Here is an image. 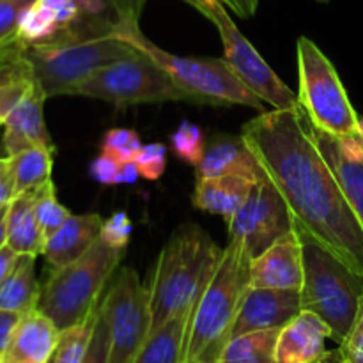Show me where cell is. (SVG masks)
Returning a JSON list of instances; mask_svg holds the SVG:
<instances>
[{"mask_svg": "<svg viewBox=\"0 0 363 363\" xmlns=\"http://www.w3.org/2000/svg\"><path fill=\"white\" fill-rule=\"evenodd\" d=\"M294 225L363 277V227L312 137L301 106L266 110L241 130Z\"/></svg>", "mask_w": 363, "mask_h": 363, "instance_id": "obj_1", "label": "cell"}, {"mask_svg": "<svg viewBox=\"0 0 363 363\" xmlns=\"http://www.w3.org/2000/svg\"><path fill=\"white\" fill-rule=\"evenodd\" d=\"M252 259L243 241L229 240L190 312L181 363H218L233 335L241 300L250 287Z\"/></svg>", "mask_w": 363, "mask_h": 363, "instance_id": "obj_2", "label": "cell"}, {"mask_svg": "<svg viewBox=\"0 0 363 363\" xmlns=\"http://www.w3.org/2000/svg\"><path fill=\"white\" fill-rule=\"evenodd\" d=\"M222 250L195 223L177 227L156 259L149 280L151 332L176 315L188 314L211 279Z\"/></svg>", "mask_w": 363, "mask_h": 363, "instance_id": "obj_3", "label": "cell"}, {"mask_svg": "<svg viewBox=\"0 0 363 363\" xmlns=\"http://www.w3.org/2000/svg\"><path fill=\"white\" fill-rule=\"evenodd\" d=\"M140 14L128 13L117 20L113 34L131 48L151 57L177 87L190 98L191 103L201 105H243L266 112V103L250 91L227 60L208 59V57H181L160 48L151 41L138 25Z\"/></svg>", "mask_w": 363, "mask_h": 363, "instance_id": "obj_4", "label": "cell"}, {"mask_svg": "<svg viewBox=\"0 0 363 363\" xmlns=\"http://www.w3.org/2000/svg\"><path fill=\"white\" fill-rule=\"evenodd\" d=\"M137 52L113 32L69 34L25 46L21 55L46 98L71 96L87 74Z\"/></svg>", "mask_w": 363, "mask_h": 363, "instance_id": "obj_5", "label": "cell"}, {"mask_svg": "<svg viewBox=\"0 0 363 363\" xmlns=\"http://www.w3.org/2000/svg\"><path fill=\"white\" fill-rule=\"evenodd\" d=\"M298 233L303 248L301 311L319 315L328 325L332 339L340 346L351 332L360 308L363 277L318 243L311 234L301 229Z\"/></svg>", "mask_w": 363, "mask_h": 363, "instance_id": "obj_6", "label": "cell"}, {"mask_svg": "<svg viewBox=\"0 0 363 363\" xmlns=\"http://www.w3.org/2000/svg\"><path fill=\"white\" fill-rule=\"evenodd\" d=\"M124 257V250L106 245L99 238L80 259L62 268H53L41 286L38 311L59 330L84 323L101 303V294Z\"/></svg>", "mask_w": 363, "mask_h": 363, "instance_id": "obj_7", "label": "cell"}, {"mask_svg": "<svg viewBox=\"0 0 363 363\" xmlns=\"http://www.w3.org/2000/svg\"><path fill=\"white\" fill-rule=\"evenodd\" d=\"M296 55L300 78L298 103L312 126L337 138L363 135L362 121L332 60L308 38L298 39Z\"/></svg>", "mask_w": 363, "mask_h": 363, "instance_id": "obj_8", "label": "cell"}, {"mask_svg": "<svg viewBox=\"0 0 363 363\" xmlns=\"http://www.w3.org/2000/svg\"><path fill=\"white\" fill-rule=\"evenodd\" d=\"M71 96L103 99L119 108L140 103L190 101L169 73L138 50L126 59L92 71L73 89Z\"/></svg>", "mask_w": 363, "mask_h": 363, "instance_id": "obj_9", "label": "cell"}, {"mask_svg": "<svg viewBox=\"0 0 363 363\" xmlns=\"http://www.w3.org/2000/svg\"><path fill=\"white\" fill-rule=\"evenodd\" d=\"M204 14L218 30L223 45V59L240 80L257 94L266 105L275 110L298 108V94H294L279 74L262 59L254 45L245 38L230 18L229 11L220 0H184Z\"/></svg>", "mask_w": 363, "mask_h": 363, "instance_id": "obj_10", "label": "cell"}, {"mask_svg": "<svg viewBox=\"0 0 363 363\" xmlns=\"http://www.w3.org/2000/svg\"><path fill=\"white\" fill-rule=\"evenodd\" d=\"M110 332V363H133L151 333V298L137 272L123 268L101 300Z\"/></svg>", "mask_w": 363, "mask_h": 363, "instance_id": "obj_11", "label": "cell"}, {"mask_svg": "<svg viewBox=\"0 0 363 363\" xmlns=\"http://www.w3.org/2000/svg\"><path fill=\"white\" fill-rule=\"evenodd\" d=\"M227 227L230 240L243 241L252 257H257L280 236L294 229V220L275 184L262 177L252 186L240 211L227 220Z\"/></svg>", "mask_w": 363, "mask_h": 363, "instance_id": "obj_12", "label": "cell"}, {"mask_svg": "<svg viewBox=\"0 0 363 363\" xmlns=\"http://www.w3.org/2000/svg\"><path fill=\"white\" fill-rule=\"evenodd\" d=\"M301 312L300 289L248 287L233 326V337L261 330H280Z\"/></svg>", "mask_w": 363, "mask_h": 363, "instance_id": "obj_13", "label": "cell"}, {"mask_svg": "<svg viewBox=\"0 0 363 363\" xmlns=\"http://www.w3.org/2000/svg\"><path fill=\"white\" fill-rule=\"evenodd\" d=\"M303 284V248L294 227L252 259L250 286L268 289H301Z\"/></svg>", "mask_w": 363, "mask_h": 363, "instance_id": "obj_14", "label": "cell"}, {"mask_svg": "<svg viewBox=\"0 0 363 363\" xmlns=\"http://www.w3.org/2000/svg\"><path fill=\"white\" fill-rule=\"evenodd\" d=\"M312 128V137L328 162L363 227V135L332 137Z\"/></svg>", "mask_w": 363, "mask_h": 363, "instance_id": "obj_15", "label": "cell"}, {"mask_svg": "<svg viewBox=\"0 0 363 363\" xmlns=\"http://www.w3.org/2000/svg\"><path fill=\"white\" fill-rule=\"evenodd\" d=\"M46 99L48 98L35 80L23 98L7 113L2 124V145L6 156H13L28 147H46L55 151L43 113Z\"/></svg>", "mask_w": 363, "mask_h": 363, "instance_id": "obj_16", "label": "cell"}, {"mask_svg": "<svg viewBox=\"0 0 363 363\" xmlns=\"http://www.w3.org/2000/svg\"><path fill=\"white\" fill-rule=\"evenodd\" d=\"M332 339L328 325L319 315L301 311L280 328L277 339V363H325L332 353L326 350Z\"/></svg>", "mask_w": 363, "mask_h": 363, "instance_id": "obj_17", "label": "cell"}, {"mask_svg": "<svg viewBox=\"0 0 363 363\" xmlns=\"http://www.w3.org/2000/svg\"><path fill=\"white\" fill-rule=\"evenodd\" d=\"M60 330L41 311H30L21 315L9 346L2 358L4 363H46Z\"/></svg>", "mask_w": 363, "mask_h": 363, "instance_id": "obj_18", "label": "cell"}, {"mask_svg": "<svg viewBox=\"0 0 363 363\" xmlns=\"http://www.w3.org/2000/svg\"><path fill=\"white\" fill-rule=\"evenodd\" d=\"M222 176H241L255 181L266 177L261 163L248 149L245 140L233 137H222L206 145L201 163L195 167V179Z\"/></svg>", "mask_w": 363, "mask_h": 363, "instance_id": "obj_19", "label": "cell"}, {"mask_svg": "<svg viewBox=\"0 0 363 363\" xmlns=\"http://www.w3.org/2000/svg\"><path fill=\"white\" fill-rule=\"evenodd\" d=\"M103 218L98 213L71 215L55 234L46 240L45 259L52 268H62L80 259L101 234Z\"/></svg>", "mask_w": 363, "mask_h": 363, "instance_id": "obj_20", "label": "cell"}, {"mask_svg": "<svg viewBox=\"0 0 363 363\" xmlns=\"http://www.w3.org/2000/svg\"><path fill=\"white\" fill-rule=\"evenodd\" d=\"M255 181L241 176L204 177L197 179L191 202L197 209L229 220L240 211L250 195Z\"/></svg>", "mask_w": 363, "mask_h": 363, "instance_id": "obj_21", "label": "cell"}, {"mask_svg": "<svg viewBox=\"0 0 363 363\" xmlns=\"http://www.w3.org/2000/svg\"><path fill=\"white\" fill-rule=\"evenodd\" d=\"M35 190L16 195L7 206L6 240L18 254L43 255L46 238L35 216Z\"/></svg>", "mask_w": 363, "mask_h": 363, "instance_id": "obj_22", "label": "cell"}, {"mask_svg": "<svg viewBox=\"0 0 363 363\" xmlns=\"http://www.w3.org/2000/svg\"><path fill=\"white\" fill-rule=\"evenodd\" d=\"M41 296V286L35 277V255L20 254L6 282L0 286V308L27 314L35 311Z\"/></svg>", "mask_w": 363, "mask_h": 363, "instance_id": "obj_23", "label": "cell"}, {"mask_svg": "<svg viewBox=\"0 0 363 363\" xmlns=\"http://www.w3.org/2000/svg\"><path fill=\"white\" fill-rule=\"evenodd\" d=\"M188 319L190 312L176 315L149 333L144 347L133 363H181Z\"/></svg>", "mask_w": 363, "mask_h": 363, "instance_id": "obj_24", "label": "cell"}, {"mask_svg": "<svg viewBox=\"0 0 363 363\" xmlns=\"http://www.w3.org/2000/svg\"><path fill=\"white\" fill-rule=\"evenodd\" d=\"M280 330H261L233 337L223 347L218 363H277Z\"/></svg>", "mask_w": 363, "mask_h": 363, "instance_id": "obj_25", "label": "cell"}, {"mask_svg": "<svg viewBox=\"0 0 363 363\" xmlns=\"http://www.w3.org/2000/svg\"><path fill=\"white\" fill-rule=\"evenodd\" d=\"M53 155L55 151L46 147H28L16 152L9 158L11 170L14 177L16 195L39 188L46 181L52 179Z\"/></svg>", "mask_w": 363, "mask_h": 363, "instance_id": "obj_26", "label": "cell"}, {"mask_svg": "<svg viewBox=\"0 0 363 363\" xmlns=\"http://www.w3.org/2000/svg\"><path fill=\"white\" fill-rule=\"evenodd\" d=\"M103 300V298H101ZM99 315V305L84 323L60 330L55 347L46 363H82L91 344L92 332Z\"/></svg>", "mask_w": 363, "mask_h": 363, "instance_id": "obj_27", "label": "cell"}, {"mask_svg": "<svg viewBox=\"0 0 363 363\" xmlns=\"http://www.w3.org/2000/svg\"><path fill=\"white\" fill-rule=\"evenodd\" d=\"M35 216H38L39 227L43 234L48 240L52 234H55L60 227L64 225L67 218L71 216V211L64 204H60L57 199L55 184L53 181H46L39 188H35Z\"/></svg>", "mask_w": 363, "mask_h": 363, "instance_id": "obj_28", "label": "cell"}, {"mask_svg": "<svg viewBox=\"0 0 363 363\" xmlns=\"http://www.w3.org/2000/svg\"><path fill=\"white\" fill-rule=\"evenodd\" d=\"M35 0H0V59L20 52L18 30L23 14Z\"/></svg>", "mask_w": 363, "mask_h": 363, "instance_id": "obj_29", "label": "cell"}, {"mask_svg": "<svg viewBox=\"0 0 363 363\" xmlns=\"http://www.w3.org/2000/svg\"><path fill=\"white\" fill-rule=\"evenodd\" d=\"M170 147L177 158L197 167L206 152V137L197 124L183 121L170 137Z\"/></svg>", "mask_w": 363, "mask_h": 363, "instance_id": "obj_30", "label": "cell"}, {"mask_svg": "<svg viewBox=\"0 0 363 363\" xmlns=\"http://www.w3.org/2000/svg\"><path fill=\"white\" fill-rule=\"evenodd\" d=\"M142 147L137 131L126 128H113L103 135L101 152L116 158L119 163H131Z\"/></svg>", "mask_w": 363, "mask_h": 363, "instance_id": "obj_31", "label": "cell"}, {"mask_svg": "<svg viewBox=\"0 0 363 363\" xmlns=\"http://www.w3.org/2000/svg\"><path fill=\"white\" fill-rule=\"evenodd\" d=\"M138 174L145 181H158L167 167V147L163 144H145L135 158Z\"/></svg>", "mask_w": 363, "mask_h": 363, "instance_id": "obj_32", "label": "cell"}, {"mask_svg": "<svg viewBox=\"0 0 363 363\" xmlns=\"http://www.w3.org/2000/svg\"><path fill=\"white\" fill-rule=\"evenodd\" d=\"M131 230H133V225H131V220L126 213L119 211L116 215H112L110 218L103 220V225H101V238L106 245L113 248H124L128 247L130 243V238H131Z\"/></svg>", "mask_w": 363, "mask_h": 363, "instance_id": "obj_33", "label": "cell"}, {"mask_svg": "<svg viewBox=\"0 0 363 363\" xmlns=\"http://www.w3.org/2000/svg\"><path fill=\"white\" fill-rule=\"evenodd\" d=\"M82 363H110V332L101 303H99V315L94 332H92L91 344H89V350Z\"/></svg>", "mask_w": 363, "mask_h": 363, "instance_id": "obj_34", "label": "cell"}, {"mask_svg": "<svg viewBox=\"0 0 363 363\" xmlns=\"http://www.w3.org/2000/svg\"><path fill=\"white\" fill-rule=\"evenodd\" d=\"M340 360L351 363H363V296L358 308L357 319H354L351 332L347 333L346 340L339 346Z\"/></svg>", "mask_w": 363, "mask_h": 363, "instance_id": "obj_35", "label": "cell"}, {"mask_svg": "<svg viewBox=\"0 0 363 363\" xmlns=\"http://www.w3.org/2000/svg\"><path fill=\"white\" fill-rule=\"evenodd\" d=\"M121 169H123V163H119L116 158L101 152L91 163V176L99 184L112 186V184H121Z\"/></svg>", "mask_w": 363, "mask_h": 363, "instance_id": "obj_36", "label": "cell"}, {"mask_svg": "<svg viewBox=\"0 0 363 363\" xmlns=\"http://www.w3.org/2000/svg\"><path fill=\"white\" fill-rule=\"evenodd\" d=\"M20 319L21 314H18V312L2 311V308H0V357L4 354L6 347L9 346L11 337H13Z\"/></svg>", "mask_w": 363, "mask_h": 363, "instance_id": "obj_37", "label": "cell"}, {"mask_svg": "<svg viewBox=\"0 0 363 363\" xmlns=\"http://www.w3.org/2000/svg\"><path fill=\"white\" fill-rule=\"evenodd\" d=\"M14 197H16V190H14L13 170H11L9 158H6V162L0 165V208L9 206Z\"/></svg>", "mask_w": 363, "mask_h": 363, "instance_id": "obj_38", "label": "cell"}, {"mask_svg": "<svg viewBox=\"0 0 363 363\" xmlns=\"http://www.w3.org/2000/svg\"><path fill=\"white\" fill-rule=\"evenodd\" d=\"M220 2L240 18H252L257 13L259 6V0H220Z\"/></svg>", "mask_w": 363, "mask_h": 363, "instance_id": "obj_39", "label": "cell"}, {"mask_svg": "<svg viewBox=\"0 0 363 363\" xmlns=\"http://www.w3.org/2000/svg\"><path fill=\"white\" fill-rule=\"evenodd\" d=\"M18 255L20 254H18L16 250H13L9 245H4V247L0 248V286L6 282V279L9 277L11 269H13L14 264H16Z\"/></svg>", "mask_w": 363, "mask_h": 363, "instance_id": "obj_40", "label": "cell"}, {"mask_svg": "<svg viewBox=\"0 0 363 363\" xmlns=\"http://www.w3.org/2000/svg\"><path fill=\"white\" fill-rule=\"evenodd\" d=\"M138 177H140V174H138L135 162L123 163V169H121V184H133Z\"/></svg>", "mask_w": 363, "mask_h": 363, "instance_id": "obj_41", "label": "cell"}, {"mask_svg": "<svg viewBox=\"0 0 363 363\" xmlns=\"http://www.w3.org/2000/svg\"><path fill=\"white\" fill-rule=\"evenodd\" d=\"M6 218H7V206L0 208V248L7 245L6 240Z\"/></svg>", "mask_w": 363, "mask_h": 363, "instance_id": "obj_42", "label": "cell"}, {"mask_svg": "<svg viewBox=\"0 0 363 363\" xmlns=\"http://www.w3.org/2000/svg\"><path fill=\"white\" fill-rule=\"evenodd\" d=\"M6 158H7V156H4V158H0V165H2V163L6 162Z\"/></svg>", "mask_w": 363, "mask_h": 363, "instance_id": "obj_43", "label": "cell"}, {"mask_svg": "<svg viewBox=\"0 0 363 363\" xmlns=\"http://www.w3.org/2000/svg\"><path fill=\"white\" fill-rule=\"evenodd\" d=\"M318 2H321V4H326V2H328V0H318Z\"/></svg>", "mask_w": 363, "mask_h": 363, "instance_id": "obj_44", "label": "cell"}, {"mask_svg": "<svg viewBox=\"0 0 363 363\" xmlns=\"http://www.w3.org/2000/svg\"><path fill=\"white\" fill-rule=\"evenodd\" d=\"M339 363H351V362H347V360H340Z\"/></svg>", "mask_w": 363, "mask_h": 363, "instance_id": "obj_45", "label": "cell"}, {"mask_svg": "<svg viewBox=\"0 0 363 363\" xmlns=\"http://www.w3.org/2000/svg\"><path fill=\"white\" fill-rule=\"evenodd\" d=\"M2 124H4V121H2V119H0V126H2Z\"/></svg>", "mask_w": 363, "mask_h": 363, "instance_id": "obj_46", "label": "cell"}, {"mask_svg": "<svg viewBox=\"0 0 363 363\" xmlns=\"http://www.w3.org/2000/svg\"><path fill=\"white\" fill-rule=\"evenodd\" d=\"M0 363H4V362H2V358H0Z\"/></svg>", "mask_w": 363, "mask_h": 363, "instance_id": "obj_47", "label": "cell"}]
</instances>
